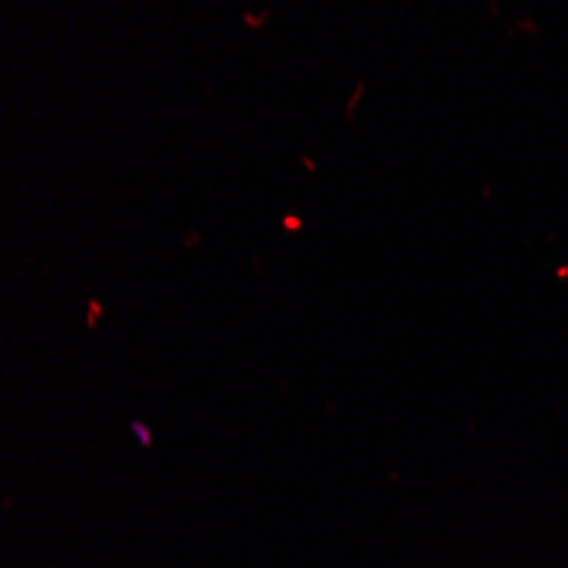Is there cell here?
I'll list each match as a JSON object with an SVG mask.
<instances>
[{"instance_id": "obj_2", "label": "cell", "mask_w": 568, "mask_h": 568, "mask_svg": "<svg viewBox=\"0 0 568 568\" xmlns=\"http://www.w3.org/2000/svg\"><path fill=\"white\" fill-rule=\"evenodd\" d=\"M130 429H133V433H136V436L143 439V446L150 443V433H146V426H143V423H136V419H133V423H130Z\"/></svg>"}, {"instance_id": "obj_4", "label": "cell", "mask_w": 568, "mask_h": 568, "mask_svg": "<svg viewBox=\"0 0 568 568\" xmlns=\"http://www.w3.org/2000/svg\"><path fill=\"white\" fill-rule=\"evenodd\" d=\"M263 21H270V14H260V18H252V14H248V18H245V24H263Z\"/></svg>"}, {"instance_id": "obj_1", "label": "cell", "mask_w": 568, "mask_h": 568, "mask_svg": "<svg viewBox=\"0 0 568 568\" xmlns=\"http://www.w3.org/2000/svg\"><path fill=\"white\" fill-rule=\"evenodd\" d=\"M99 314H102V303H99V300H92V303H89V327H95V324H99Z\"/></svg>"}, {"instance_id": "obj_3", "label": "cell", "mask_w": 568, "mask_h": 568, "mask_svg": "<svg viewBox=\"0 0 568 568\" xmlns=\"http://www.w3.org/2000/svg\"><path fill=\"white\" fill-rule=\"evenodd\" d=\"M283 225H286V232H300V229H303V222H300L296 215H290V219H286Z\"/></svg>"}]
</instances>
